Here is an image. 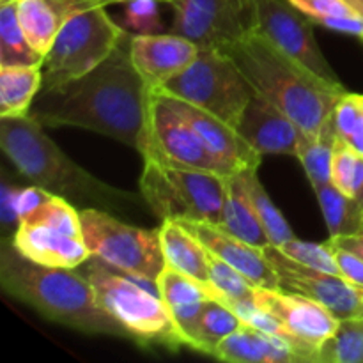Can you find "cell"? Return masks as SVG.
<instances>
[{
	"label": "cell",
	"instance_id": "1",
	"mask_svg": "<svg viewBox=\"0 0 363 363\" xmlns=\"http://www.w3.org/2000/svg\"><path fill=\"white\" fill-rule=\"evenodd\" d=\"M128 32L112 55L87 74L41 89L28 116L43 126H74L140 149L151 89L138 74Z\"/></svg>",
	"mask_w": 363,
	"mask_h": 363
},
{
	"label": "cell",
	"instance_id": "2",
	"mask_svg": "<svg viewBox=\"0 0 363 363\" xmlns=\"http://www.w3.org/2000/svg\"><path fill=\"white\" fill-rule=\"evenodd\" d=\"M222 50L257 94L284 110L307 133L328 123L337 101L347 92L342 84H332L293 59L257 28Z\"/></svg>",
	"mask_w": 363,
	"mask_h": 363
},
{
	"label": "cell",
	"instance_id": "3",
	"mask_svg": "<svg viewBox=\"0 0 363 363\" xmlns=\"http://www.w3.org/2000/svg\"><path fill=\"white\" fill-rule=\"evenodd\" d=\"M0 145L14 169L52 194L64 197L77 208L128 213L144 199L98 179L74 163L43 131V124L27 117H2Z\"/></svg>",
	"mask_w": 363,
	"mask_h": 363
},
{
	"label": "cell",
	"instance_id": "4",
	"mask_svg": "<svg viewBox=\"0 0 363 363\" xmlns=\"http://www.w3.org/2000/svg\"><path fill=\"white\" fill-rule=\"evenodd\" d=\"M0 286L50 321L91 335L130 339L126 330L99 307L84 273L38 264L21 255L11 238H2L0 243Z\"/></svg>",
	"mask_w": 363,
	"mask_h": 363
},
{
	"label": "cell",
	"instance_id": "5",
	"mask_svg": "<svg viewBox=\"0 0 363 363\" xmlns=\"http://www.w3.org/2000/svg\"><path fill=\"white\" fill-rule=\"evenodd\" d=\"M84 277L94 289L99 307L116 319L131 340L144 346H184L156 282L133 279L99 259L85 262Z\"/></svg>",
	"mask_w": 363,
	"mask_h": 363
},
{
	"label": "cell",
	"instance_id": "6",
	"mask_svg": "<svg viewBox=\"0 0 363 363\" xmlns=\"http://www.w3.org/2000/svg\"><path fill=\"white\" fill-rule=\"evenodd\" d=\"M140 195L162 220L218 225L225 201V176L144 160Z\"/></svg>",
	"mask_w": 363,
	"mask_h": 363
},
{
	"label": "cell",
	"instance_id": "7",
	"mask_svg": "<svg viewBox=\"0 0 363 363\" xmlns=\"http://www.w3.org/2000/svg\"><path fill=\"white\" fill-rule=\"evenodd\" d=\"M126 34V28L108 16L105 6L85 4L67 18L43 59L41 89L87 74L112 55Z\"/></svg>",
	"mask_w": 363,
	"mask_h": 363
},
{
	"label": "cell",
	"instance_id": "8",
	"mask_svg": "<svg viewBox=\"0 0 363 363\" xmlns=\"http://www.w3.org/2000/svg\"><path fill=\"white\" fill-rule=\"evenodd\" d=\"M158 91L191 103L238 128L254 87L222 48H201L190 67L167 82Z\"/></svg>",
	"mask_w": 363,
	"mask_h": 363
},
{
	"label": "cell",
	"instance_id": "9",
	"mask_svg": "<svg viewBox=\"0 0 363 363\" xmlns=\"http://www.w3.org/2000/svg\"><path fill=\"white\" fill-rule=\"evenodd\" d=\"M82 234L92 257L133 279L156 282L165 269L160 229H140L121 222L110 211L84 208Z\"/></svg>",
	"mask_w": 363,
	"mask_h": 363
},
{
	"label": "cell",
	"instance_id": "10",
	"mask_svg": "<svg viewBox=\"0 0 363 363\" xmlns=\"http://www.w3.org/2000/svg\"><path fill=\"white\" fill-rule=\"evenodd\" d=\"M138 152L144 160H156L181 169L206 170L222 176L233 174L222 160L209 151L190 121L174 108L169 94L158 89L149 96L147 123Z\"/></svg>",
	"mask_w": 363,
	"mask_h": 363
},
{
	"label": "cell",
	"instance_id": "11",
	"mask_svg": "<svg viewBox=\"0 0 363 363\" xmlns=\"http://www.w3.org/2000/svg\"><path fill=\"white\" fill-rule=\"evenodd\" d=\"M174 7V34L199 48H223L257 28L254 0H167Z\"/></svg>",
	"mask_w": 363,
	"mask_h": 363
},
{
	"label": "cell",
	"instance_id": "12",
	"mask_svg": "<svg viewBox=\"0 0 363 363\" xmlns=\"http://www.w3.org/2000/svg\"><path fill=\"white\" fill-rule=\"evenodd\" d=\"M262 252L275 269L282 291L312 298L325 305L339 321L363 318V287L347 282L344 277L301 264L273 245L264 247Z\"/></svg>",
	"mask_w": 363,
	"mask_h": 363
},
{
	"label": "cell",
	"instance_id": "13",
	"mask_svg": "<svg viewBox=\"0 0 363 363\" xmlns=\"http://www.w3.org/2000/svg\"><path fill=\"white\" fill-rule=\"evenodd\" d=\"M254 6L257 30L319 77L332 84H340L315 41L314 21L307 14L301 13L291 0H254Z\"/></svg>",
	"mask_w": 363,
	"mask_h": 363
},
{
	"label": "cell",
	"instance_id": "14",
	"mask_svg": "<svg viewBox=\"0 0 363 363\" xmlns=\"http://www.w3.org/2000/svg\"><path fill=\"white\" fill-rule=\"evenodd\" d=\"M255 303L272 314L294 339L318 353L339 326V319L325 305L303 294L257 287Z\"/></svg>",
	"mask_w": 363,
	"mask_h": 363
},
{
	"label": "cell",
	"instance_id": "15",
	"mask_svg": "<svg viewBox=\"0 0 363 363\" xmlns=\"http://www.w3.org/2000/svg\"><path fill=\"white\" fill-rule=\"evenodd\" d=\"M199 48L194 41L179 34H133L130 53L138 74L151 91L183 73L197 59Z\"/></svg>",
	"mask_w": 363,
	"mask_h": 363
},
{
	"label": "cell",
	"instance_id": "16",
	"mask_svg": "<svg viewBox=\"0 0 363 363\" xmlns=\"http://www.w3.org/2000/svg\"><path fill=\"white\" fill-rule=\"evenodd\" d=\"M238 133L261 155L296 156L303 130L284 110L255 92L248 101Z\"/></svg>",
	"mask_w": 363,
	"mask_h": 363
},
{
	"label": "cell",
	"instance_id": "17",
	"mask_svg": "<svg viewBox=\"0 0 363 363\" xmlns=\"http://www.w3.org/2000/svg\"><path fill=\"white\" fill-rule=\"evenodd\" d=\"M191 234L199 238L209 254L227 262L241 273L248 282L262 289H280L279 277L266 259L262 248L254 247L218 225L206 222H181Z\"/></svg>",
	"mask_w": 363,
	"mask_h": 363
},
{
	"label": "cell",
	"instance_id": "18",
	"mask_svg": "<svg viewBox=\"0 0 363 363\" xmlns=\"http://www.w3.org/2000/svg\"><path fill=\"white\" fill-rule=\"evenodd\" d=\"M11 240L21 255L52 268L77 269L92 257L84 236H73L46 223L21 222Z\"/></svg>",
	"mask_w": 363,
	"mask_h": 363
},
{
	"label": "cell",
	"instance_id": "19",
	"mask_svg": "<svg viewBox=\"0 0 363 363\" xmlns=\"http://www.w3.org/2000/svg\"><path fill=\"white\" fill-rule=\"evenodd\" d=\"M170 103L179 113H183L199 137L204 140L209 151L222 160L233 172L248 169H259L261 165V152L255 151L240 133L236 128L229 126L222 119L215 117L213 113L191 105V103L183 101V99L170 96Z\"/></svg>",
	"mask_w": 363,
	"mask_h": 363
},
{
	"label": "cell",
	"instance_id": "20",
	"mask_svg": "<svg viewBox=\"0 0 363 363\" xmlns=\"http://www.w3.org/2000/svg\"><path fill=\"white\" fill-rule=\"evenodd\" d=\"M156 284H158L160 296L165 301L174 319V325L183 339V344L191 347L197 323L209 300L208 293L204 291L202 284L195 282L194 279L169 268V266H165V269L160 273Z\"/></svg>",
	"mask_w": 363,
	"mask_h": 363
},
{
	"label": "cell",
	"instance_id": "21",
	"mask_svg": "<svg viewBox=\"0 0 363 363\" xmlns=\"http://www.w3.org/2000/svg\"><path fill=\"white\" fill-rule=\"evenodd\" d=\"M213 358L230 363H300L296 351L282 340L255 326L243 325L215 350Z\"/></svg>",
	"mask_w": 363,
	"mask_h": 363
},
{
	"label": "cell",
	"instance_id": "22",
	"mask_svg": "<svg viewBox=\"0 0 363 363\" xmlns=\"http://www.w3.org/2000/svg\"><path fill=\"white\" fill-rule=\"evenodd\" d=\"M91 0H16L18 18L28 43L46 55L67 18Z\"/></svg>",
	"mask_w": 363,
	"mask_h": 363
},
{
	"label": "cell",
	"instance_id": "23",
	"mask_svg": "<svg viewBox=\"0 0 363 363\" xmlns=\"http://www.w3.org/2000/svg\"><path fill=\"white\" fill-rule=\"evenodd\" d=\"M218 227L257 248L272 245L252 202L243 170L225 176V201Z\"/></svg>",
	"mask_w": 363,
	"mask_h": 363
},
{
	"label": "cell",
	"instance_id": "24",
	"mask_svg": "<svg viewBox=\"0 0 363 363\" xmlns=\"http://www.w3.org/2000/svg\"><path fill=\"white\" fill-rule=\"evenodd\" d=\"M160 240L169 268L190 277L202 286H208L211 254L195 234L177 220H163Z\"/></svg>",
	"mask_w": 363,
	"mask_h": 363
},
{
	"label": "cell",
	"instance_id": "25",
	"mask_svg": "<svg viewBox=\"0 0 363 363\" xmlns=\"http://www.w3.org/2000/svg\"><path fill=\"white\" fill-rule=\"evenodd\" d=\"M41 85V64L0 67V117H27Z\"/></svg>",
	"mask_w": 363,
	"mask_h": 363
},
{
	"label": "cell",
	"instance_id": "26",
	"mask_svg": "<svg viewBox=\"0 0 363 363\" xmlns=\"http://www.w3.org/2000/svg\"><path fill=\"white\" fill-rule=\"evenodd\" d=\"M328 227L330 238L357 236L363 230V206L340 188L330 183L314 186Z\"/></svg>",
	"mask_w": 363,
	"mask_h": 363
},
{
	"label": "cell",
	"instance_id": "27",
	"mask_svg": "<svg viewBox=\"0 0 363 363\" xmlns=\"http://www.w3.org/2000/svg\"><path fill=\"white\" fill-rule=\"evenodd\" d=\"M337 140H339V137H337L335 128H333L332 117L315 133H307V131L301 133L296 158L303 165L312 188L332 181L333 155H335Z\"/></svg>",
	"mask_w": 363,
	"mask_h": 363
},
{
	"label": "cell",
	"instance_id": "28",
	"mask_svg": "<svg viewBox=\"0 0 363 363\" xmlns=\"http://www.w3.org/2000/svg\"><path fill=\"white\" fill-rule=\"evenodd\" d=\"M43 59L45 55L32 48L21 28L16 0H2L0 2V67L35 66L43 64Z\"/></svg>",
	"mask_w": 363,
	"mask_h": 363
},
{
	"label": "cell",
	"instance_id": "29",
	"mask_svg": "<svg viewBox=\"0 0 363 363\" xmlns=\"http://www.w3.org/2000/svg\"><path fill=\"white\" fill-rule=\"evenodd\" d=\"M314 23L363 39V9L353 0H291Z\"/></svg>",
	"mask_w": 363,
	"mask_h": 363
},
{
	"label": "cell",
	"instance_id": "30",
	"mask_svg": "<svg viewBox=\"0 0 363 363\" xmlns=\"http://www.w3.org/2000/svg\"><path fill=\"white\" fill-rule=\"evenodd\" d=\"M241 325H243V321H241L236 312L230 311L229 307H225L220 301H216L215 298H209L204 311H202L201 319L197 323L191 350L201 351V353L211 354L213 357L216 347L227 337L233 335Z\"/></svg>",
	"mask_w": 363,
	"mask_h": 363
},
{
	"label": "cell",
	"instance_id": "31",
	"mask_svg": "<svg viewBox=\"0 0 363 363\" xmlns=\"http://www.w3.org/2000/svg\"><path fill=\"white\" fill-rule=\"evenodd\" d=\"M202 287L209 298H215L225 307L255 301V289H257L238 269L220 261L215 255H211V262H209V284Z\"/></svg>",
	"mask_w": 363,
	"mask_h": 363
},
{
	"label": "cell",
	"instance_id": "32",
	"mask_svg": "<svg viewBox=\"0 0 363 363\" xmlns=\"http://www.w3.org/2000/svg\"><path fill=\"white\" fill-rule=\"evenodd\" d=\"M319 363H363V318L339 321L332 339L319 350Z\"/></svg>",
	"mask_w": 363,
	"mask_h": 363
},
{
	"label": "cell",
	"instance_id": "33",
	"mask_svg": "<svg viewBox=\"0 0 363 363\" xmlns=\"http://www.w3.org/2000/svg\"><path fill=\"white\" fill-rule=\"evenodd\" d=\"M245 179H247L248 191H250L252 202H254L257 215L261 218L262 227H264L266 234H268L269 241L273 247H282L284 243L291 241L294 238L293 229L289 227L287 220L284 218L282 213L279 211L269 195L266 194L264 186L261 184L257 177V169H248L243 170Z\"/></svg>",
	"mask_w": 363,
	"mask_h": 363
},
{
	"label": "cell",
	"instance_id": "34",
	"mask_svg": "<svg viewBox=\"0 0 363 363\" xmlns=\"http://www.w3.org/2000/svg\"><path fill=\"white\" fill-rule=\"evenodd\" d=\"M332 123L339 140L363 155V94L346 92L333 108Z\"/></svg>",
	"mask_w": 363,
	"mask_h": 363
},
{
	"label": "cell",
	"instance_id": "35",
	"mask_svg": "<svg viewBox=\"0 0 363 363\" xmlns=\"http://www.w3.org/2000/svg\"><path fill=\"white\" fill-rule=\"evenodd\" d=\"M332 183L363 206V155L337 140Z\"/></svg>",
	"mask_w": 363,
	"mask_h": 363
},
{
	"label": "cell",
	"instance_id": "36",
	"mask_svg": "<svg viewBox=\"0 0 363 363\" xmlns=\"http://www.w3.org/2000/svg\"><path fill=\"white\" fill-rule=\"evenodd\" d=\"M279 248L287 257L294 259V261L301 262V264L340 277V269L337 266L335 255H333L328 241L326 243H307V241H300L293 238V240L287 241V243H284Z\"/></svg>",
	"mask_w": 363,
	"mask_h": 363
},
{
	"label": "cell",
	"instance_id": "37",
	"mask_svg": "<svg viewBox=\"0 0 363 363\" xmlns=\"http://www.w3.org/2000/svg\"><path fill=\"white\" fill-rule=\"evenodd\" d=\"M160 2L162 0H126L124 28L133 34H160L163 30Z\"/></svg>",
	"mask_w": 363,
	"mask_h": 363
},
{
	"label": "cell",
	"instance_id": "38",
	"mask_svg": "<svg viewBox=\"0 0 363 363\" xmlns=\"http://www.w3.org/2000/svg\"><path fill=\"white\" fill-rule=\"evenodd\" d=\"M21 188L11 181L7 170H2L0 179V223H2L4 238H13L20 227V215H18V194Z\"/></svg>",
	"mask_w": 363,
	"mask_h": 363
},
{
	"label": "cell",
	"instance_id": "39",
	"mask_svg": "<svg viewBox=\"0 0 363 363\" xmlns=\"http://www.w3.org/2000/svg\"><path fill=\"white\" fill-rule=\"evenodd\" d=\"M330 248H332L333 255H335L337 266L340 269V277L347 280V282L354 284V286L363 287V257L358 255L357 252L344 248L337 245L335 241L328 240Z\"/></svg>",
	"mask_w": 363,
	"mask_h": 363
},
{
	"label": "cell",
	"instance_id": "40",
	"mask_svg": "<svg viewBox=\"0 0 363 363\" xmlns=\"http://www.w3.org/2000/svg\"><path fill=\"white\" fill-rule=\"evenodd\" d=\"M52 191L45 190V188L38 186V184H32V186L21 188L20 194H18V215H20V222L23 218H27L28 215H32L34 211H38L50 197H52Z\"/></svg>",
	"mask_w": 363,
	"mask_h": 363
},
{
	"label": "cell",
	"instance_id": "41",
	"mask_svg": "<svg viewBox=\"0 0 363 363\" xmlns=\"http://www.w3.org/2000/svg\"><path fill=\"white\" fill-rule=\"evenodd\" d=\"M332 241H335L337 245L344 248H350V250L357 252L358 255L363 257V234H357V236H340V238H330Z\"/></svg>",
	"mask_w": 363,
	"mask_h": 363
},
{
	"label": "cell",
	"instance_id": "42",
	"mask_svg": "<svg viewBox=\"0 0 363 363\" xmlns=\"http://www.w3.org/2000/svg\"><path fill=\"white\" fill-rule=\"evenodd\" d=\"M92 4H98V6H108V4H124L126 0H91Z\"/></svg>",
	"mask_w": 363,
	"mask_h": 363
},
{
	"label": "cell",
	"instance_id": "43",
	"mask_svg": "<svg viewBox=\"0 0 363 363\" xmlns=\"http://www.w3.org/2000/svg\"><path fill=\"white\" fill-rule=\"evenodd\" d=\"M353 2H354V4H358V6H360L362 9H363V0H353Z\"/></svg>",
	"mask_w": 363,
	"mask_h": 363
},
{
	"label": "cell",
	"instance_id": "44",
	"mask_svg": "<svg viewBox=\"0 0 363 363\" xmlns=\"http://www.w3.org/2000/svg\"><path fill=\"white\" fill-rule=\"evenodd\" d=\"M162 2H167V0H162Z\"/></svg>",
	"mask_w": 363,
	"mask_h": 363
},
{
	"label": "cell",
	"instance_id": "45",
	"mask_svg": "<svg viewBox=\"0 0 363 363\" xmlns=\"http://www.w3.org/2000/svg\"><path fill=\"white\" fill-rule=\"evenodd\" d=\"M360 234H363V230H362V233H360Z\"/></svg>",
	"mask_w": 363,
	"mask_h": 363
},
{
	"label": "cell",
	"instance_id": "46",
	"mask_svg": "<svg viewBox=\"0 0 363 363\" xmlns=\"http://www.w3.org/2000/svg\"><path fill=\"white\" fill-rule=\"evenodd\" d=\"M0 2H2V0H0Z\"/></svg>",
	"mask_w": 363,
	"mask_h": 363
}]
</instances>
